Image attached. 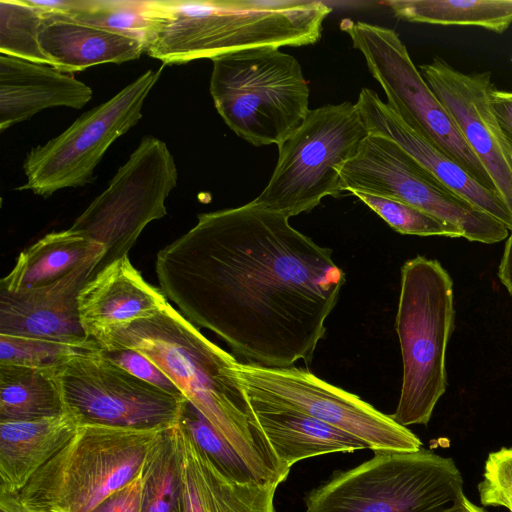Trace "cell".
Wrapping results in <instances>:
<instances>
[{"instance_id": "obj_1", "label": "cell", "mask_w": 512, "mask_h": 512, "mask_svg": "<svg viewBox=\"0 0 512 512\" xmlns=\"http://www.w3.org/2000/svg\"><path fill=\"white\" fill-rule=\"evenodd\" d=\"M155 271L188 321L265 367L312 362L345 283L330 248L253 201L198 214L159 250Z\"/></svg>"}, {"instance_id": "obj_2", "label": "cell", "mask_w": 512, "mask_h": 512, "mask_svg": "<svg viewBox=\"0 0 512 512\" xmlns=\"http://www.w3.org/2000/svg\"><path fill=\"white\" fill-rule=\"evenodd\" d=\"M92 338L105 350L132 349L147 357L262 483L285 481L290 469L252 424L248 400L236 377L239 361L206 338L170 302L152 316L105 328Z\"/></svg>"}, {"instance_id": "obj_3", "label": "cell", "mask_w": 512, "mask_h": 512, "mask_svg": "<svg viewBox=\"0 0 512 512\" xmlns=\"http://www.w3.org/2000/svg\"><path fill=\"white\" fill-rule=\"evenodd\" d=\"M331 8L322 1H148L145 52L163 65L258 47L316 43Z\"/></svg>"}, {"instance_id": "obj_4", "label": "cell", "mask_w": 512, "mask_h": 512, "mask_svg": "<svg viewBox=\"0 0 512 512\" xmlns=\"http://www.w3.org/2000/svg\"><path fill=\"white\" fill-rule=\"evenodd\" d=\"M453 281L441 263L418 255L401 268L395 328L403 376L391 417L400 425H427L447 388L446 350L454 329Z\"/></svg>"}, {"instance_id": "obj_5", "label": "cell", "mask_w": 512, "mask_h": 512, "mask_svg": "<svg viewBox=\"0 0 512 512\" xmlns=\"http://www.w3.org/2000/svg\"><path fill=\"white\" fill-rule=\"evenodd\" d=\"M166 429L81 424L14 495L32 508L90 512L139 475Z\"/></svg>"}, {"instance_id": "obj_6", "label": "cell", "mask_w": 512, "mask_h": 512, "mask_svg": "<svg viewBox=\"0 0 512 512\" xmlns=\"http://www.w3.org/2000/svg\"><path fill=\"white\" fill-rule=\"evenodd\" d=\"M210 94L226 125L254 146H277L307 117L310 90L298 60L258 47L212 60Z\"/></svg>"}, {"instance_id": "obj_7", "label": "cell", "mask_w": 512, "mask_h": 512, "mask_svg": "<svg viewBox=\"0 0 512 512\" xmlns=\"http://www.w3.org/2000/svg\"><path fill=\"white\" fill-rule=\"evenodd\" d=\"M463 488L452 458L380 450L310 491L305 512H436L464 497Z\"/></svg>"}, {"instance_id": "obj_8", "label": "cell", "mask_w": 512, "mask_h": 512, "mask_svg": "<svg viewBox=\"0 0 512 512\" xmlns=\"http://www.w3.org/2000/svg\"><path fill=\"white\" fill-rule=\"evenodd\" d=\"M369 132L356 103L328 104L309 111L278 145V160L255 204L289 218L311 211L326 196H339L340 169Z\"/></svg>"}, {"instance_id": "obj_9", "label": "cell", "mask_w": 512, "mask_h": 512, "mask_svg": "<svg viewBox=\"0 0 512 512\" xmlns=\"http://www.w3.org/2000/svg\"><path fill=\"white\" fill-rule=\"evenodd\" d=\"M340 188L415 206L456 226L469 241L493 244L509 235L503 222L455 193L382 135L369 133L357 154L342 165Z\"/></svg>"}, {"instance_id": "obj_10", "label": "cell", "mask_w": 512, "mask_h": 512, "mask_svg": "<svg viewBox=\"0 0 512 512\" xmlns=\"http://www.w3.org/2000/svg\"><path fill=\"white\" fill-rule=\"evenodd\" d=\"M340 28L364 56L371 75L386 94L389 108L478 183L496 191L454 120L417 70L399 35L390 28L351 19L342 20Z\"/></svg>"}, {"instance_id": "obj_11", "label": "cell", "mask_w": 512, "mask_h": 512, "mask_svg": "<svg viewBox=\"0 0 512 512\" xmlns=\"http://www.w3.org/2000/svg\"><path fill=\"white\" fill-rule=\"evenodd\" d=\"M177 180V167L166 143L144 136L107 188L71 226L105 248L95 274L128 254L143 229L167 214L165 201Z\"/></svg>"}, {"instance_id": "obj_12", "label": "cell", "mask_w": 512, "mask_h": 512, "mask_svg": "<svg viewBox=\"0 0 512 512\" xmlns=\"http://www.w3.org/2000/svg\"><path fill=\"white\" fill-rule=\"evenodd\" d=\"M165 65L147 70L104 103L78 117L66 130L27 154V181L18 190L49 197L63 188L94 181L108 148L142 118V107Z\"/></svg>"}, {"instance_id": "obj_13", "label": "cell", "mask_w": 512, "mask_h": 512, "mask_svg": "<svg viewBox=\"0 0 512 512\" xmlns=\"http://www.w3.org/2000/svg\"><path fill=\"white\" fill-rule=\"evenodd\" d=\"M236 377L245 396L303 412L354 435L373 451H418L420 439L359 396L303 367H265L238 362Z\"/></svg>"}, {"instance_id": "obj_14", "label": "cell", "mask_w": 512, "mask_h": 512, "mask_svg": "<svg viewBox=\"0 0 512 512\" xmlns=\"http://www.w3.org/2000/svg\"><path fill=\"white\" fill-rule=\"evenodd\" d=\"M58 377L66 411L80 425L171 428L187 402L130 374L101 346L72 358L58 369Z\"/></svg>"}, {"instance_id": "obj_15", "label": "cell", "mask_w": 512, "mask_h": 512, "mask_svg": "<svg viewBox=\"0 0 512 512\" xmlns=\"http://www.w3.org/2000/svg\"><path fill=\"white\" fill-rule=\"evenodd\" d=\"M420 71L512 213V149L492 109L490 72L465 74L440 58Z\"/></svg>"}, {"instance_id": "obj_16", "label": "cell", "mask_w": 512, "mask_h": 512, "mask_svg": "<svg viewBox=\"0 0 512 512\" xmlns=\"http://www.w3.org/2000/svg\"><path fill=\"white\" fill-rule=\"evenodd\" d=\"M100 247L61 279L20 291L0 289V334L84 343L78 296L105 256Z\"/></svg>"}, {"instance_id": "obj_17", "label": "cell", "mask_w": 512, "mask_h": 512, "mask_svg": "<svg viewBox=\"0 0 512 512\" xmlns=\"http://www.w3.org/2000/svg\"><path fill=\"white\" fill-rule=\"evenodd\" d=\"M356 106L369 133L394 141L455 193L503 222L510 230L512 213L500 195L478 183L457 162L418 135L374 90L363 88Z\"/></svg>"}, {"instance_id": "obj_18", "label": "cell", "mask_w": 512, "mask_h": 512, "mask_svg": "<svg viewBox=\"0 0 512 512\" xmlns=\"http://www.w3.org/2000/svg\"><path fill=\"white\" fill-rule=\"evenodd\" d=\"M168 303L160 288L145 281L128 254L99 270L78 296L80 321L89 338L105 328L152 316Z\"/></svg>"}, {"instance_id": "obj_19", "label": "cell", "mask_w": 512, "mask_h": 512, "mask_svg": "<svg viewBox=\"0 0 512 512\" xmlns=\"http://www.w3.org/2000/svg\"><path fill=\"white\" fill-rule=\"evenodd\" d=\"M180 453L176 512H275L278 485L238 483L225 477L177 425Z\"/></svg>"}, {"instance_id": "obj_20", "label": "cell", "mask_w": 512, "mask_h": 512, "mask_svg": "<svg viewBox=\"0 0 512 512\" xmlns=\"http://www.w3.org/2000/svg\"><path fill=\"white\" fill-rule=\"evenodd\" d=\"M92 89L50 65L0 54V131L51 107L81 109Z\"/></svg>"}, {"instance_id": "obj_21", "label": "cell", "mask_w": 512, "mask_h": 512, "mask_svg": "<svg viewBox=\"0 0 512 512\" xmlns=\"http://www.w3.org/2000/svg\"><path fill=\"white\" fill-rule=\"evenodd\" d=\"M246 398L253 426L262 433L277 459L288 469L296 462L314 456L369 449L354 435L303 412Z\"/></svg>"}, {"instance_id": "obj_22", "label": "cell", "mask_w": 512, "mask_h": 512, "mask_svg": "<svg viewBox=\"0 0 512 512\" xmlns=\"http://www.w3.org/2000/svg\"><path fill=\"white\" fill-rule=\"evenodd\" d=\"M44 12L39 42L49 65L65 73L138 59L145 52L142 39L87 25Z\"/></svg>"}, {"instance_id": "obj_23", "label": "cell", "mask_w": 512, "mask_h": 512, "mask_svg": "<svg viewBox=\"0 0 512 512\" xmlns=\"http://www.w3.org/2000/svg\"><path fill=\"white\" fill-rule=\"evenodd\" d=\"M71 413L24 421H0V493L18 494L72 438Z\"/></svg>"}, {"instance_id": "obj_24", "label": "cell", "mask_w": 512, "mask_h": 512, "mask_svg": "<svg viewBox=\"0 0 512 512\" xmlns=\"http://www.w3.org/2000/svg\"><path fill=\"white\" fill-rule=\"evenodd\" d=\"M100 247L72 227L46 234L18 255L12 270L1 279L0 289L20 291L51 284Z\"/></svg>"}, {"instance_id": "obj_25", "label": "cell", "mask_w": 512, "mask_h": 512, "mask_svg": "<svg viewBox=\"0 0 512 512\" xmlns=\"http://www.w3.org/2000/svg\"><path fill=\"white\" fill-rule=\"evenodd\" d=\"M58 369L0 364V421H24L66 413Z\"/></svg>"}, {"instance_id": "obj_26", "label": "cell", "mask_w": 512, "mask_h": 512, "mask_svg": "<svg viewBox=\"0 0 512 512\" xmlns=\"http://www.w3.org/2000/svg\"><path fill=\"white\" fill-rule=\"evenodd\" d=\"M394 15L410 22L478 26L497 33L512 23V0H390Z\"/></svg>"}, {"instance_id": "obj_27", "label": "cell", "mask_w": 512, "mask_h": 512, "mask_svg": "<svg viewBox=\"0 0 512 512\" xmlns=\"http://www.w3.org/2000/svg\"><path fill=\"white\" fill-rule=\"evenodd\" d=\"M177 425L165 430L144 467L141 512L176 509L180 471Z\"/></svg>"}, {"instance_id": "obj_28", "label": "cell", "mask_w": 512, "mask_h": 512, "mask_svg": "<svg viewBox=\"0 0 512 512\" xmlns=\"http://www.w3.org/2000/svg\"><path fill=\"white\" fill-rule=\"evenodd\" d=\"M44 12L27 0L0 1V54L47 64L39 34Z\"/></svg>"}, {"instance_id": "obj_29", "label": "cell", "mask_w": 512, "mask_h": 512, "mask_svg": "<svg viewBox=\"0 0 512 512\" xmlns=\"http://www.w3.org/2000/svg\"><path fill=\"white\" fill-rule=\"evenodd\" d=\"M179 423L196 446L225 477L238 483L265 484L259 480L228 441L188 400Z\"/></svg>"}, {"instance_id": "obj_30", "label": "cell", "mask_w": 512, "mask_h": 512, "mask_svg": "<svg viewBox=\"0 0 512 512\" xmlns=\"http://www.w3.org/2000/svg\"><path fill=\"white\" fill-rule=\"evenodd\" d=\"M91 338L84 343L0 334V364L59 369L75 356L99 348Z\"/></svg>"}, {"instance_id": "obj_31", "label": "cell", "mask_w": 512, "mask_h": 512, "mask_svg": "<svg viewBox=\"0 0 512 512\" xmlns=\"http://www.w3.org/2000/svg\"><path fill=\"white\" fill-rule=\"evenodd\" d=\"M352 194L401 234L463 237V233L456 226L410 204L362 192Z\"/></svg>"}, {"instance_id": "obj_32", "label": "cell", "mask_w": 512, "mask_h": 512, "mask_svg": "<svg viewBox=\"0 0 512 512\" xmlns=\"http://www.w3.org/2000/svg\"><path fill=\"white\" fill-rule=\"evenodd\" d=\"M147 4L148 1L94 0L91 8L72 19L144 41L147 30Z\"/></svg>"}, {"instance_id": "obj_33", "label": "cell", "mask_w": 512, "mask_h": 512, "mask_svg": "<svg viewBox=\"0 0 512 512\" xmlns=\"http://www.w3.org/2000/svg\"><path fill=\"white\" fill-rule=\"evenodd\" d=\"M477 488L483 506L504 507L512 512V448L488 454Z\"/></svg>"}, {"instance_id": "obj_34", "label": "cell", "mask_w": 512, "mask_h": 512, "mask_svg": "<svg viewBox=\"0 0 512 512\" xmlns=\"http://www.w3.org/2000/svg\"><path fill=\"white\" fill-rule=\"evenodd\" d=\"M103 350L113 362L135 377L169 394L185 397L160 368L139 352L132 349Z\"/></svg>"}, {"instance_id": "obj_35", "label": "cell", "mask_w": 512, "mask_h": 512, "mask_svg": "<svg viewBox=\"0 0 512 512\" xmlns=\"http://www.w3.org/2000/svg\"><path fill=\"white\" fill-rule=\"evenodd\" d=\"M143 470L131 482L112 493L90 512H141Z\"/></svg>"}, {"instance_id": "obj_36", "label": "cell", "mask_w": 512, "mask_h": 512, "mask_svg": "<svg viewBox=\"0 0 512 512\" xmlns=\"http://www.w3.org/2000/svg\"><path fill=\"white\" fill-rule=\"evenodd\" d=\"M491 104L499 127L512 149V92L494 88L491 92Z\"/></svg>"}, {"instance_id": "obj_37", "label": "cell", "mask_w": 512, "mask_h": 512, "mask_svg": "<svg viewBox=\"0 0 512 512\" xmlns=\"http://www.w3.org/2000/svg\"><path fill=\"white\" fill-rule=\"evenodd\" d=\"M507 237L503 255L498 268V277L512 296V227Z\"/></svg>"}, {"instance_id": "obj_38", "label": "cell", "mask_w": 512, "mask_h": 512, "mask_svg": "<svg viewBox=\"0 0 512 512\" xmlns=\"http://www.w3.org/2000/svg\"><path fill=\"white\" fill-rule=\"evenodd\" d=\"M0 512H53L24 505L16 495L0 493Z\"/></svg>"}, {"instance_id": "obj_39", "label": "cell", "mask_w": 512, "mask_h": 512, "mask_svg": "<svg viewBox=\"0 0 512 512\" xmlns=\"http://www.w3.org/2000/svg\"><path fill=\"white\" fill-rule=\"evenodd\" d=\"M436 512H485L483 508L478 507L472 503L466 496L451 505L442 508Z\"/></svg>"}, {"instance_id": "obj_40", "label": "cell", "mask_w": 512, "mask_h": 512, "mask_svg": "<svg viewBox=\"0 0 512 512\" xmlns=\"http://www.w3.org/2000/svg\"><path fill=\"white\" fill-rule=\"evenodd\" d=\"M173 512H176V510H174Z\"/></svg>"}]
</instances>
